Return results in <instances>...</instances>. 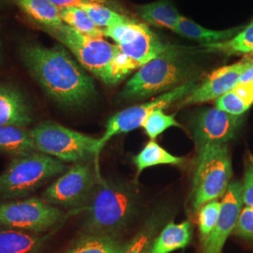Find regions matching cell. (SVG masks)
<instances>
[{
    "mask_svg": "<svg viewBox=\"0 0 253 253\" xmlns=\"http://www.w3.org/2000/svg\"><path fill=\"white\" fill-rule=\"evenodd\" d=\"M21 57L30 74L58 104L82 106L96 95L93 79L64 46L30 42L21 48Z\"/></svg>",
    "mask_w": 253,
    "mask_h": 253,
    "instance_id": "obj_1",
    "label": "cell"
},
{
    "mask_svg": "<svg viewBox=\"0 0 253 253\" xmlns=\"http://www.w3.org/2000/svg\"><path fill=\"white\" fill-rule=\"evenodd\" d=\"M186 54L179 47L168 45L162 54L137 70L121 97L126 100L145 99L190 82L192 67Z\"/></svg>",
    "mask_w": 253,
    "mask_h": 253,
    "instance_id": "obj_2",
    "label": "cell"
},
{
    "mask_svg": "<svg viewBox=\"0 0 253 253\" xmlns=\"http://www.w3.org/2000/svg\"><path fill=\"white\" fill-rule=\"evenodd\" d=\"M135 194L126 186L100 180L91 194L85 228L93 234L115 235L136 213Z\"/></svg>",
    "mask_w": 253,
    "mask_h": 253,
    "instance_id": "obj_3",
    "label": "cell"
},
{
    "mask_svg": "<svg viewBox=\"0 0 253 253\" xmlns=\"http://www.w3.org/2000/svg\"><path fill=\"white\" fill-rule=\"evenodd\" d=\"M67 169L61 161L41 152L17 157L0 174V199L25 197Z\"/></svg>",
    "mask_w": 253,
    "mask_h": 253,
    "instance_id": "obj_4",
    "label": "cell"
},
{
    "mask_svg": "<svg viewBox=\"0 0 253 253\" xmlns=\"http://www.w3.org/2000/svg\"><path fill=\"white\" fill-rule=\"evenodd\" d=\"M233 175L226 144L208 145L197 151L192 180V207L199 210L211 201L222 198Z\"/></svg>",
    "mask_w": 253,
    "mask_h": 253,
    "instance_id": "obj_5",
    "label": "cell"
},
{
    "mask_svg": "<svg viewBox=\"0 0 253 253\" xmlns=\"http://www.w3.org/2000/svg\"><path fill=\"white\" fill-rule=\"evenodd\" d=\"M37 151L67 163H81L98 158L100 139L44 121L29 130Z\"/></svg>",
    "mask_w": 253,
    "mask_h": 253,
    "instance_id": "obj_6",
    "label": "cell"
},
{
    "mask_svg": "<svg viewBox=\"0 0 253 253\" xmlns=\"http://www.w3.org/2000/svg\"><path fill=\"white\" fill-rule=\"evenodd\" d=\"M39 27L67 47L84 69L105 82L116 44H111L102 38L84 36L66 24L58 27Z\"/></svg>",
    "mask_w": 253,
    "mask_h": 253,
    "instance_id": "obj_7",
    "label": "cell"
},
{
    "mask_svg": "<svg viewBox=\"0 0 253 253\" xmlns=\"http://www.w3.org/2000/svg\"><path fill=\"white\" fill-rule=\"evenodd\" d=\"M199 84L195 82L190 81L179 85L172 90L164 92L159 97L149 100L141 105L131 106L125 109L110 118L106 125L105 132L99 141V152L105 146L111 138L114 136L126 133L137 129L145 123L148 118L157 110H164L171 106L172 103L185 99L188 95Z\"/></svg>",
    "mask_w": 253,
    "mask_h": 253,
    "instance_id": "obj_8",
    "label": "cell"
},
{
    "mask_svg": "<svg viewBox=\"0 0 253 253\" xmlns=\"http://www.w3.org/2000/svg\"><path fill=\"white\" fill-rule=\"evenodd\" d=\"M63 218V213L45 200H21L0 204V225L10 229L45 232Z\"/></svg>",
    "mask_w": 253,
    "mask_h": 253,
    "instance_id": "obj_9",
    "label": "cell"
},
{
    "mask_svg": "<svg viewBox=\"0 0 253 253\" xmlns=\"http://www.w3.org/2000/svg\"><path fill=\"white\" fill-rule=\"evenodd\" d=\"M97 178L90 166L76 163L42 193V199L51 205L75 207L91 196Z\"/></svg>",
    "mask_w": 253,
    "mask_h": 253,
    "instance_id": "obj_10",
    "label": "cell"
},
{
    "mask_svg": "<svg viewBox=\"0 0 253 253\" xmlns=\"http://www.w3.org/2000/svg\"><path fill=\"white\" fill-rule=\"evenodd\" d=\"M242 123L241 116H234L217 108L200 112L193 125L196 150L211 145H224L235 137Z\"/></svg>",
    "mask_w": 253,
    "mask_h": 253,
    "instance_id": "obj_11",
    "label": "cell"
},
{
    "mask_svg": "<svg viewBox=\"0 0 253 253\" xmlns=\"http://www.w3.org/2000/svg\"><path fill=\"white\" fill-rule=\"evenodd\" d=\"M242 184L231 182L220 202L217 224L203 240V253H221L228 236L235 230L243 207Z\"/></svg>",
    "mask_w": 253,
    "mask_h": 253,
    "instance_id": "obj_12",
    "label": "cell"
},
{
    "mask_svg": "<svg viewBox=\"0 0 253 253\" xmlns=\"http://www.w3.org/2000/svg\"><path fill=\"white\" fill-rule=\"evenodd\" d=\"M253 66V60L245 57L242 61L217 69L209 74L196 89L183 99L181 106L217 100L232 90L241 81L243 74Z\"/></svg>",
    "mask_w": 253,
    "mask_h": 253,
    "instance_id": "obj_13",
    "label": "cell"
},
{
    "mask_svg": "<svg viewBox=\"0 0 253 253\" xmlns=\"http://www.w3.org/2000/svg\"><path fill=\"white\" fill-rule=\"evenodd\" d=\"M167 47L149 27L141 23L135 36L126 43L116 44V51L124 57L130 71L134 72L162 54Z\"/></svg>",
    "mask_w": 253,
    "mask_h": 253,
    "instance_id": "obj_14",
    "label": "cell"
},
{
    "mask_svg": "<svg viewBox=\"0 0 253 253\" xmlns=\"http://www.w3.org/2000/svg\"><path fill=\"white\" fill-rule=\"evenodd\" d=\"M32 113L23 94L12 85L0 84V126H27Z\"/></svg>",
    "mask_w": 253,
    "mask_h": 253,
    "instance_id": "obj_15",
    "label": "cell"
},
{
    "mask_svg": "<svg viewBox=\"0 0 253 253\" xmlns=\"http://www.w3.org/2000/svg\"><path fill=\"white\" fill-rule=\"evenodd\" d=\"M192 228L189 221L170 222L160 235L154 237L146 253H171L184 249L190 243Z\"/></svg>",
    "mask_w": 253,
    "mask_h": 253,
    "instance_id": "obj_16",
    "label": "cell"
},
{
    "mask_svg": "<svg viewBox=\"0 0 253 253\" xmlns=\"http://www.w3.org/2000/svg\"><path fill=\"white\" fill-rule=\"evenodd\" d=\"M138 14L146 23L154 27H164L174 30L181 18L179 14L169 0H158L138 7Z\"/></svg>",
    "mask_w": 253,
    "mask_h": 253,
    "instance_id": "obj_17",
    "label": "cell"
},
{
    "mask_svg": "<svg viewBox=\"0 0 253 253\" xmlns=\"http://www.w3.org/2000/svg\"><path fill=\"white\" fill-rule=\"evenodd\" d=\"M0 152L24 157L38 151L29 131L19 126H1Z\"/></svg>",
    "mask_w": 253,
    "mask_h": 253,
    "instance_id": "obj_18",
    "label": "cell"
},
{
    "mask_svg": "<svg viewBox=\"0 0 253 253\" xmlns=\"http://www.w3.org/2000/svg\"><path fill=\"white\" fill-rule=\"evenodd\" d=\"M173 31L190 40H194L206 44H212L232 39L240 31V29L239 27H236L226 30H211L201 27L190 19L182 17Z\"/></svg>",
    "mask_w": 253,
    "mask_h": 253,
    "instance_id": "obj_19",
    "label": "cell"
},
{
    "mask_svg": "<svg viewBox=\"0 0 253 253\" xmlns=\"http://www.w3.org/2000/svg\"><path fill=\"white\" fill-rule=\"evenodd\" d=\"M253 104V79L239 82L232 90L216 100V107L234 116H242Z\"/></svg>",
    "mask_w": 253,
    "mask_h": 253,
    "instance_id": "obj_20",
    "label": "cell"
},
{
    "mask_svg": "<svg viewBox=\"0 0 253 253\" xmlns=\"http://www.w3.org/2000/svg\"><path fill=\"white\" fill-rule=\"evenodd\" d=\"M126 244L116 235L88 233L66 253H122Z\"/></svg>",
    "mask_w": 253,
    "mask_h": 253,
    "instance_id": "obj_21",
    "label": "cell"
},
{
    "mask_svg": "<svg viewBox=\"0 0 253 253\" xmlns=\"http://www.w3.org/2000/svg\"><path fill=\"white\" fill-rule=\"evenodd\" d=\"M33 22L43 27H58L64 24L59 9L50 0H12Z\"/></svg>",
    "mask_w": 253,
    "mask_h": 253,
    "instance_id": "obj_22",
    "label": "cell"
},
{
    "mask_svg": "<svg viewBox=\"0 0 253 253\" xmlns=\"http://www.w3.org/2000/svg\"><path fill=\"white\" fill-rule=\"evenodd\" d=\"M42 239L15 229H0V253H36Z\"/></svg>",
    "mask_w": 253,
    "mask_h": 253,
    "instance_id": "obj_23",
    "label": "cell"
},
{
    "mask_svg": "<svg viewBox=\"0 0 253 253\" xmlns=\"http://www.w3.org/2000/svg\"><path fill=\"white\" fill-rule=\"evenodd\" d=\"M133 162L137 168V174H140L145 169L157 165H180L184 163V158L169 153L157 142L150 140L141 152L134 157Z\"/></svg>",
    "mask_w": 253,
    "mask_h": 253,
    "instance_id": "obj_24",
    "label": "cell"
},
{
    "mask_svg": "<svg viewBox=\"0 0 253 253\" xmlns=\"http://www.w3.org/2000/svg\"><path fill=\"white\" fill-rule=\"evenodd\" d=\"M60 18L64 24L73 27L83 35L92 38H102L104 29L98 27L84 9L79 7L59 9Z\"/></svg>",
    "mask_w": 253,
    "mask_h": 253,
    "instance_id": "obj_25",
    "label": "cell"
},
{
    "mask_svg": "<svg viewBox=\"0 0 253 253\" xmlns=\"http://www.w3.org/2000/svg\"><path fill=\"white\" fill-rule=\"evenodd\" d=\"M205 47L210 51H218L227 54H253V22L232 39L217 43L205 44Z\"/></svg>",
    "mask_w": 253,
    "mask_h": 253,
    "instance_id": "obj_26",
    "label": "cell"
},
{
    "mask_svg": "<svg viewBox=\"0 0 253 253\" xmlns=\"http://www.w3.org/2000/svg\"><path fill=\"white\" fill-rule=\"evenodd\" d=\"M81 8L87 12V14L90 16L91 19L98 27L103 29L128 23L132 20L126 17L124 14H120L119 12L111 9L108 6L102 4L84 5Z\"/></svg>",
    "mask_w": 253,
    "mask_h": 253,
    "instance_id": "obj_27",
    "label": "cell"
},
{
    "mask_svg": "<svg viewBox=\"0 0 253 253\" xmlns=\"http://www.w3.org/2000/svg\"><path fill=\"white\" fill-rule=\"evenodd\" d=\"M161 224V217H150L134 237L126 243L122 253H146Z\"/></svg>",
    "mask_w": 253,
    "mask_h": 253,
    "instance_id": "obj_28",
    "label": "cell"
},
{
    "mask_svg": "<svg viewBox=\"0 0 253 253\" xmlns=\"http://www.w3.org/2000/svg\"><path fill=\"white\" fill-rule=\"evenodd\" d=\"M172 126H181L173 115H167L163 110H157L145 119L143 127L150 140H155L166 129Z\"/></svg>",
    "mask_w": 253,
    "mask_h": 253,
    "instance_id": "obj_29",
    "label": "cell"
},
{
    "mask_svg": "<svg viewBox=\"0 0 253 253\" xmlns=\"http://www.w3.org/2000/svg\"><path fill=\"white\" fill-rule=\"evenodd\" d=\"M219 212L220 202L217 200L209 202L198 210L200 235L202 240H205L214 230L217 224Z\"/></svg>",
    "mask_w": 253,
    "mask_h": 253,
    "instance_id": "obj_30",
    "label": "cell"
},
{
    "mask_svg": "<svg viewBox=\"0 0 253 253\" xmlns=\"http://www.w3.org/2000/svg\"><path fill=\"white\" fill-rule=\"evenodd\" d=\"M242 184V199L246 207L253 208V157L249 155L245 163L244 178Z\"/></svg>",
    "mask_w": 253,
    "mask_h": 253,
    "instance_id": "obj_31",
    "label": "cell"
},
{
    "mask_svg": "<svg viewBox=\"0 0 253 253\" xmlns=\"http://www.w3.org/2000/svg\"><path fill=\"white\" fill-rule=\"evenodd\" d=\"M234 231L235 235L253 239V208L245 207L242 209Z\"/></svg>",
    "mask_w": 253,
    "mask_h": 253,
    "instance_id": "obj_32",
    "label": "cell"
},
{
    "mask_svg": "<svg viewBox=\"0 0 253 253\" xmlns=\"http://www.w3.org/2000/svg\"><path fill=\"white\" fill-rule=\"evenodd\" d=\"M50 1L58 9L69 8V7L81 8L84 5H92V4H102V5L108 6L110 4L109 0H50Z\"/></svg>",
    "mask_w": 253,
    "mask_h": 253,
    "instance_id": "obj_33",
    "label": "cell"
},
{
    "mask_svg": "<svg viewBox=\"0 0 253 253\" xmlns=\"http://www.w3.org/2000/svg\"><path fill=\"white\" fill-rule=\"evenodd\" d=\"M253 66L252 68H250L246 73L243 74L242 78H241V81H250V80H253Z\"/></svg>",
    "mask_w": 253,
    "mask_h": 253,
    "instance_id": "obj_34",
    "label": "cell"
},
{
    "mask_svg": "<svg viewBox=\"0 0 253 253\" xmlns=\"http://www.w3.org/2000/svg\"><path fill=\"white\" fill-rule=\"evenodd\" d=\"M247 58H249V59H251V60H253V54H250V55H248V56H246Z\"/></svg>",
    "mask_w": 253,
    "mask_h": 253,
    "instance_id": "obj_35",
    "label": "cell"
},
{
    "mask_svg": "<svg viewBox=\"0 0 253 253\" xmlns=\"http://www.w3.org/2000/svg\"><path fill=\"white\" fill-rule=\"evenodd\" d=\"M5 2V0H0V4H2V3H4Z\"/></svg>",
    "mask_w": 253,
    "mask_h": 253,
    "instance_id": "obj_36",
    "label": "cell"
}]
</instances>
